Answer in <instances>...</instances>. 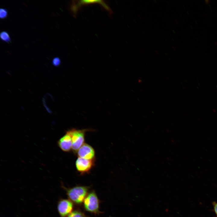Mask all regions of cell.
Returning <instances> with one entry per match:
<instances>
[{
  "instance_id": "cell-1",
  "label": "cell",
  "mask_w": 217,
  "mask_h": 217,
  "mask_svg": "<svg viewBox=\"0 0 217 217\" xmlns=\"http://www.w3.org/2000/svg\"><path fill=\"white\" fill-rule=\"evenodd\" d=\"M69 199L73 203L79 205L83 203L88 193L90 187L77 186L71 188H67L63 186Z\"/></svg>"
},
{
  "instance_id": "cell-2",
  "label": "cell",
  "mask_w": 217,
  "mask_h": 217,
  "mask_svg": "<svg viewBox=\"0 0 217 217\" xmlns=\"http://www.w3.org/2000/svg\"><path fill=\"white\" fill-rule=\"evenodd\" d=\"M92 130H93L90 129L79 130L72 128L66 131L71 137L72 142V150L74 154L77 153L79 149L85 143L86 132Z\"/></svg>"
},
{
  "instance_id": "cell-3",
  "label": "cell",
  "mask_w": 217,
  "mask_h": 217,
  "mask_svg": "<svg viewBox=\"0 0 217 217\" xmlns=\"http://www.w3.org/2000/svg\"><path fill=\"white\" fill-rule=\"evenodd\" d=\"M84 209L89 212L95 215L101 213L99 210V201L94 190L88 193L83 202Z\"/></svg>"
},
{
  "instance_id": "cell-4",
  "label": "cell",
  "mask_w": 217,
  "mask_h": 217,
  "mask_svg": "<svg viewBox=\"0 0 217 217\" xmlns=\"http://www.w3.org/2000/svg\"><path fill=\"white\" fill-rule=\"evenodd\" d=\"M95 159H87L80 157L77 159L75 166L77 171L81 175L89 173L95 164Z\"/></svg>"
},
{
  "instance_id": "cell-5",
  "label": "cell",
  "mask_w": 217,
  "mask_h": 217,
  "mask_svg": "<svg viewBox=\"0 0 217 217\" xmlns=\"http://www.w3.org/2000/svg\"><path fill=\"white\" fill-rule=\"evenodd\" d=\"M74 204L69 199H61L58 202L57 209L60 217H67L73 211Z\"/></svg>"
},
{
  "instance_id": "cell-6",
  "label": "cell",
  "mask_w": 217,
  "mask_h": 217,
  "mask_svg": "<svg viewBox=\"0 0 217 217\" xmlns=\"http://www.w3.org/2000/svg\"><path fill=\"white\" fill-rule=\"evenodd\" d=\"M77 155L79 157L87 159H95V151L90 145L84 143L78 150Z\"/></svg>"
},
{
  "instance_id": "cell-7",
  "label": "cell",
  "mask_w": 217,
  "mask_h": 217,
  "mask_svg": "<svg viewBox=\"0 0 217 217\" xmlns=\"http://www.w3.org/2000/svg\"><path fill=\"white\" fill-rule=\"evenodd\" d=\"M58 144L61 149L64 152H69L72 150V139L71 136L66 132L58 140Z\"/></svg>"
},
{
  "instance_id": "cell-8",
  "label": "cell",
  "mask_w": 217,
  "mask_h": 217,
  "mask_svg": "<svg viewBox=\"0 0 217 217\" xmlns=\"http://www.w3.org/2000/svg\"><path fill=\"white\" fill-rule=\"evenodd\" d=\"M67 217H87L85 214L79 209L73 211Z\"/></svg>"
},
{
  "instance_id": "cell-9",
  "label": "cell",
  "mask_w": 217,
  "mask_h": 217,
  "mask_svg": "<svg viewBox=\"0 0 217 217\" xmlns=\"http://www.w3.org/2000/svg\"><path fill=\"white\" fill-rule=\"evenodd\" d=\"M0 37L1 39L5 42H11V39L8 33L6 31H3L1 32Z\"/></svg>"
},
{
  "instance_id": "cell-10",
  "label": "cell",
  "mask_w": 217,
  "mask_h": 217,
  "mask_svg": "<svg viewBox=\"0 0 217 217\" xmlns=\"http://www.w3.org/2000/svg\"><path fill=\"white\" fill-rule=\"evenodd\" d=\"M8 14L7 10L5 8H1L0 9V17L3 19L6 18Z\"/></svg>"
},
{
  "instance_id": "cell-11",
  "label": "cell",
  "mask_w": 217,
  "mask_h": 217,
  "mask_svg": "<svg viewBox=\"0 0 217 217\" xmlns=\"http://www.w3.org/2000/svg\"><path fill=\"white\" fill-rule=\"evenodd\" d=\"M52 63L53 65L55 67L59 66L61 64L60 58L58 57L54 58L52 60Z\"/></svg>"
},
{
  "instance_id": "cell-12",
  "label": "cell",
  "mask_w": 217,
  "mask_h": 217,
  "mask_svg": "<svg viewBox=\"0 0 217 217\" xmlns=\"http://www.w3.org/2000/svg\"><path fill=\"white\" fill-rule=\"evenodd\" d=\"M215 213L217 217V203L214 202L213 204Z\"/></svg>"
},
{
  "instance_id": "cell-13",
  "label": "cell",
  "mask_w": 217,
  "mask_h": 217,
  "mask_svg": "<svg viewBox=\"0 0 217 217\" xmlns=\"http://www.w3.org/2000/svg\"><path fill=\"white\" fill-rule=\"evenodd\" d=\"M205 3L206 4H208L209 3V1L208 0H205Z\"/></svg>"
}]
</instances>
